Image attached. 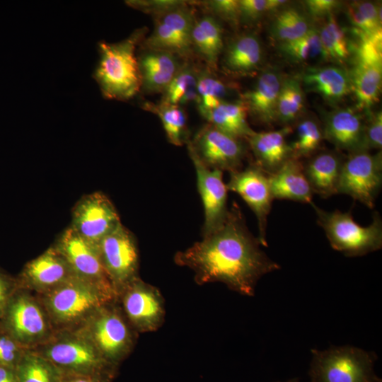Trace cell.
Returning a JSON list of instances; mask_svg holds the SVG:
<instances>
[{"label": "cell", "mask_w": 382, "mask_h": 382, "mask_svg": "<svg viewBox=\"0 0 382 382\" xmlns=\"http://www.w3.org/2000/svg\"><path fill=\"white\" fill-rule=\"evenodd\" d=\"M303 105V93L298 81L287 79L282 83L277 101V120L286 124L294 121Z\"/></svg>", "instance_id": "cell-38"}, {"label": "cell", "mask_w": 382, "mask_h": 382, "mask_svg": "<svg viewBox=\"0 0 382 382\" xmlns=\"http://www.w3.org/2000/svg\"><path fill=\"white\" fill-rule=\"evenodd\" d=\"M198 71L190 64L182 65L164 90L161 102L183 105L193 101L197 95Z\"/></svg>", "instance_id": "cell-32"}, {"label": "cell", "mask_w": 382, "mask_h": 382, "mask_svg": "<svg viewBox=\"0 0 382 382\" xmlns=\"http://www.w3.org/2000/svg\"><path fill=\"white\" fill-rule=\"evenodd\" d=\"M364 149H381L382 146V114L378 112L371 116L368 122L364 123Z\"/></svg>", "instance_id": "cell-41"}, {"label": "cell", "mask_w": 382, "mask_h": 382, "mask_svg": "<svg viewBox=\"0 0 382 382\" xmlns=\"http://www.w3.org/2000/svg\"><path fill=\"white\" fill-rule=\"evenodd\" d=\"M324 139L337 149L349 153L364 149V122L356 111L342 108L328 114L323 128Z\"/></svg>", "instance_id": "cell-20"}, {"label": "cell", "mask_w": 382, "mask_h": 382, "mask_svg": "<svg viewBox=\"0 0 382 382\" xmlns=\"http://www.w3.org/2000/svg\"><path fill=\"white\" fill-rule=\"evenodd\" d=\"M240 20L247 22L259 18L265 13L272 11L287 2L284 0H238Z\"/></svg>", "instance_id": "cell-39"}, {"label": "cell", "mask_w": 382, "mask_h": 382, "mask_svg": "<svg viewBox=\"0 0 382 382\" xmlns=\"http://www.w3.org/2000/svg\"><path fill=\"white\" fill-rule=\"evenodd\" d=\"M309 369L311 382H382L374 367V352L350 346L312 349Z\"/></svg>", "instance_id": "cell-6"}, {"label": "cell", "mask_w": 382, "mask_h": 382, "mask_svg": "<svg viewBox=\"0 0 382 382\" xmlns=\"http://www.w3.org/2000/svg\"><path fill=\"white\" fill-rule=\"evenodd\" d=\"M4 315L9 336L22 347H37L52 335V323L43 306L25 293L12 296Z\"/></svg>", "instance_id": "cell-10"}, {"label": "cell", "mask_w": 382, "mask_h": 382, "mask_svg": "<svg viewBox=\"0 0 382 382\" xmlns=\"http://www.w3.org/2000/svg\"><path fill=\"white\" fill-rule=\"evenodd\" d=\"M144 33L139 29L120 42L99 43L100 59L94 78L106 99L129 100L141 88L135 50Z\"/></svg>", "instance_id": "cell-2"}, {"label": "cell", "mask_w": 382, "mask_h": 382, "mask_svg": "<svg viewBox=\"0 0 382 382\" xmlns=\"http://www.w3.org/2000/svg\"><path fill=\"white\" fill-rule=\"evenodd\" d=\"M317 222L324 230L331 247L347 257H358L376 251L382 247V220L375 212L371 223L362 226L352 212L325 211L312 202Z\"/></svg>", "instance_id": "cell-5"}, {"label": "cell", "mask_w": 382, "mask_h": 382, "mask_svg": "<svg viewBox=\"0 0 382 382\" xmlns=\"http://www.w3.org/2000/svg\"><path fill=\"white\" fill-rule=\"evenodd\" d=\"M187 149L195 169L197 190L204 207V236L216 230L226 220L228 212V190L223 181V171L207 168L192 150Z\"/></svg>", "instance_id": "cell-18"}, {"label": "cell", "mask_w": 382, "mask_h": 382, "mask_svg": "<svg viewBox=\"0 0 382 382\" xmlns=\"http://www.w3.org/2000/svg\"><path fill=\"white\" fill-rule=\"evenodd\" d=\"M381 185V151L374 154L367 150L349 153L343 161L337 194L349 195L373 209Z\"/></svg>", "instance_id": "cell-8"}, {"label": "cell", "mask_w": 382, "mask_h": 382, "mask_svg": "<svg viewBox=\"0 0 382 382\" xmlns=\"http://www.w3.org/2000/svg\"><path fill=\"white\" fill-rule=\"evenodd\" d=\"M279 50L286 57L294 62H306L323 57L319 33L314 28H310L296 40L281 43Z\"/></svg>", "instance_id": "cell-37"}, {"label": "cell", "mask_w": 382, "mask_h": 382, "mask_svg": "<svg viewBox=\"0 0 382 382\" xmlns=\"http://www.w3.org/2000/svg\"><path fill=\"white\" fill-rule=\"evenodd\" d=\"M204 3L209 11L225 21L236 23L240 20L238 0H212Z\"/></svg>", "instance_id": "cell-40"}, {"label": "cell", "mask_w": 382, "mask_h": 382, "mask_svg": "<svg viewBox=\"0 0 382 382\" xmlns=\"http://www.w3.org/2000/svg\"><path fill=\"white\" fill-rule=\"evenodd\" d=\"M260 245L234 203L219 228L178 252L174 261L192 270L197 284L221 282L231 290L251 296L262 276L280 269Z\"/></svg>", "instance_id": "cell-1"}, {"label": "cell", "mask_w": 382, "mask_h": 382, "mask_svg": "<svg viewBox=\"0 0 382 382\" xmlns=\"http://www.w3.org/2000/svg\"><path fill=\"white\" fill-rule=\"evenodd\" d=\"M248 109L241 100L224 101L202 117L208 124L237 139H247L254 131L247 121Z\"/></svg>", "instance_id": "cell-28"}, {"label": "cell", "mask_w": 382, "mask_h": 382, "mask_svg": "<svg viewBox=\"0 0 382 382\" xmlns=\"http://www.w3.org/2000/svg\"><path fill=\"white\" fill-rule=\"evenodd\" d=\"M272 198L311 204L313 192L305 175L303 162L290 158L277 171L268 175Z\"/></svg>", "instance_id": "cell-24"}, {"label": "cell", "mask_w": 382, "mask_h": 382, "mask_svg": "<svg viewBox=\"0 0 382 382\" xmlns=\"http://www.w3.org/2000/svg\"><path fill=\"white\" fill-rule=\"evenodd\" d=\"M12 285L11 282L0 274V316L4 315L6 306L12 297Z\"/></svg>", "instance_id": "cell-46"}, {"label": "cell", "mask_w": 382, "mask_h": 382, "mask_svg": "<svg viewBox=\"0 0 382 382\" xmlns=\"http://www.w3.org/2000/svg\"><path fill=\"white\" fill-rule=\"evenodd\" d=\"M229 173V180L226 184L227 190L239 195L253 212L258 225L257 238L262 245L267 246V216L274 199L268 174L255 163Z\"/></svg>", "instance_id": "cell-15"}, {"label": "cell", "mask_w": 382, "mask_h": 382, "mask_svg": "<svg viewBox=\"0 0 382 382\" xmlns=\"http://www.w3.org/2000/svg\"><path fill=\"white\" fill-rule=\"evenodd\" d=\"M262 57L258 38L252 34L243 35L228 46L223 57V66L231 74L246 76L257 69Z\"/></svg>", "instance_id": "cell-26"}, {"label": "cell", "mask_w": 382, "mask_h": 382, "mask_svg": "<svg viewBox=\"0 0 382 382\" xmlns=\"http://www.w3.org/2000/svg\"><path fill=\"white\" fill-rule=\"evenodd\" d=\"M34 350L62 373L115 375L116 366L107 362L94 346L74 330L52 335Z\"/></svg>", "instance_id": "cell-7"}, {"label": "cell", "mask_w": 382, "mask_h": 382, "mask_svg": "<svg viewBox=\"0 0 382 382\" xmlns=\"http://www.w3.org/2000/svg\"><path fill=\"white\" fill-rule=\"evenodd\" d=\"M42 294V306L52 325L62 330L78 327L101 306L117 301L77 276Z\"/></svg>", "instance_id": "cell-4"}, {"label": "cell", "mask_w": 382, "mask_h": 382, "mask_svg": "<svg viewBox=\"0 0 382 382\" xmlns=\"http://www.w3.org/2000/svg\"><path fill=\"white\" fill-rule=\"evenodd\" d=\"M54 246L76 276L95 284L109 297L117 300V293L105 270L97 245L69 226L62 233Z\"/></svg>", "instance_id": "cell-12"}, {"label": "cell", "mask_w": 382, "mask_h": 382, "mask_svg": "<svg viewBox=\"0 0 382 382\" xmlns=\"http://www.w3.org/2000/svg\"><path fill=\"white\" fill-rule=\"evenodd\" d=\"M282 86L279 75L273 71L262 73L252 89L242 96L248 112L265 125L277 120V101Z\"/></svg>", "instance_id": "cell-22"}, {"label": "cell", "mask_w": 382, "mask_h": 382, "mask_svg": "<svg viewBox=\"0 0 382 382\" xmlns=\"http://www.w3.org/2000/svg\"><path fill=\"white\" fill-rule=\"evenodd\" d=\"M128 4L135 8L158 17L185 4V2L179 0H146L129 1Z\"/></svg>", "instance_id": "cell-42"}, {"label": "cell", "mask_w": 382, "mask_h": 382, "mask_svg": "<svg viewBox=\"0 0 382 382\" xmlns=\"http://www.w3.org/2000/svg\"><path fill=\"white\" fill-rule=\"evenodd\" d=\"M345 158L335 151L316 153L303 163V171L313 194L328 198L337 194Z\"/></svg>", "instance_id": "cell-23"}, {"label": "cell", "mask_w": 382, "mask_h": 382, "mask_svg": "<svg viewBox=\"0 0 382 382\" xmlns=\"http://www.w3.org/2000/svg\"><path fill=\"white\" fill-rule=\"evenodd\" d=\"M71 216L70 227L97 246L121 223L114 204L102 192L83 195L74 207Z\"/></svg>", "instance_id": "cell-14"}, {"label": "cell", "mask_w": 382, "mask_h": 382, "mask_svg": "<svg viewBox=\"0 0 382 382\" xmlns=\"http://www.w3.org/2000/svg\"><path fill=\"white\" fill-rule=\"evenodd\" d=\"M291 128L254 132L246 140L255 158V164L268 175L277 171L292 157L290 144L286 141Z\"/></svg>", "instance_id": "cell-21"}, {"label": "cell", "mask_w": 382, "mask_h": 382, "mask_svg": "<svg viewBox=\"0 0 382 382\" xmlns=\"http://www.w3.org/2000/svg\"><path fill=\"white\" fill-rule=\"evenodd\" d=\"M324 139L323 128L313 119H305L296 126V139L290 144L292 157L309 158L320 148Z\"/></svg>", "instance_id": "cell-36"}, {"label": "cell", "mask_w": 382, "mask_h": 382, "mask_svg": "<svg viewBox=\"0 0 382 382\" xmlns=\"http://www.w3.org/2000/svg\"><path fill=\"white\" fill-rule=\"evenodd\" d=\"M199 161L210 169L229 173L241 169L245 146L241 139L207 124L187 142Z\"/></svg>", "instance_id": "cell-13"}, {"label": "cell", "mask_w": 382, "mask_h": 382, "mask_svg": "<svg viewBox=\"0 0 382 382\" xmlns=\"http://www.w3.org/2000/svg\"><path fill=\"white\" fill-rule=\"evenodd\" d=\"M73 330L88 340L107 362L116 367L132 351L137 333L117 300L103 305Z\"/></svg>", "instance_id": "cell-3"}, {"label": "cell", "mask_w": 382, "mask_h": 382, "mask_svg": "<svg viewBox=\"0 0 382 382\" xmlns=\"http://www.w3.org/2000/svg\"><path fill=\"white\" fill-rule=\"evenodd\" d=\"M61 382H111L114 376L105 374L62 373Z\"/></svg>", "instance_id": "cell-45"}, {"label": "cell", "mask_w": 382, "mask_h": 382, "mask_svg": "<svg viewBox=\"0 0 382 382\" xmlns=\"http://www.w3.org/2000/svg\"><path fill=\"white\" fill-rule=\"evenodd\" d=\"M10 336H0V365L15 367L25 349Z\"/></svg>", "instance_id": "cell-43"}, {"label": "cell", "mask_w": 382, "mask_h": 382, "mask_svg": "<svg viewBox=\"0 0 382 382\" xmlns=\"http://www.w3.org/2000/svg\"><path fill=\"white\" fill-rule=\"evenodd\" d=\"M74 276L66 260L54 246L28 262L21 274L23 283L41 294L54 289Z\"/></svg>", "instance_id": "cell-19"}, {"label": "cell", "mask_w": 382, "mask_h": 382, "mask_svg": "<svg viewBox=\"0 0 382 382\" xmlns=\"http://www.w3.org/2000/svg\"><path fill=\"white\" fill-rule=\"evenodd\" d=\"M0 382H17L14 367L0 365Z\"/></svg>", "instance_id": "cell-47"}, {"label": "cell", "mask_w": 382, "mask_h": 382, "mask_svg": "<svg viewBox=\"0 0 382 382\" xmlns=\"http://www.w3.org/2000/svg\"><path fill=\"white\" fill-rule=\"evenodd\" d=\"M381 42L360 40L355 65L349 74L351 88L358 106L369 110L378 98L382 79Z\"/></svg>", "instance_id": "cell-16"}, {"label": "cell", "mask_w": 382, "mask_h": 382, "mask_svg": "<svg viewBox=\"0 0 382 382\" xmlns=\"http://www.w3.org/2000/svg\"><path fill=\"white\" fill-rule=\"evenodd\" d=\"M195 21L186 4L157 17L154 30L144 42L146 49L188 56L192 48L191 35Z\"/></svg>", "instance_id": "cell-17"}, {"label": "cell", "mask_w": 382, "mask_h": 382, "mask_svg": "<svg viewBox=\"0 0 382 382\" xmlns=\"http://www.w3.org/2000/svg\"><path fill=\"white\" fill-rule=\"evenodd\" d=\"M191 41L192 47L201 58L211 68H215L224 46L222 28L218 21L209 15L195 21Z\"/></svg>", "instance_id": "cell-29"}, {"label": "cell", "mask_w": 382, "mask_h": 382, "mask_svg": "<svg viewBox=\"0 0 382 382\" xmlns=\"http://www.w3.org/2000/svg\"><path fill=\"white\" fill-rule=\"evenodd\" d=\"M98 248L118 297L119 292L139 277V252L135 238L120 223L100 241Z\"/></svg>", "instance_id": "cell-11"}, {"label": "cell", "mask_w": 382, "mask_h": 382, "mask_svg": "<svg viewBox=\"0 0 382 382\" xmlns=\"http://www.w3.org/2000/svg\"><path fill=\"white\" fill-rule=\"evenodd\" d=\"M117 302L137 333L156 331L164 323L163 296L158 288L144 282L139 277L119 292Z\"/></svg>", "instance_id": "cell-9"}, {"label": "cell", "mask_w": 382, "mask_h": 382, "mask_svg": "<svg viewBox=\"0 0 382 382\" xmlns=\"http://www.w3.org/2000/svg\"><path fill=\"white\" fill-rule=\"evenodd\" d=\"M306 86L329 101H337L350 91L349 74L342 67L325 66L311 69L303 76Z\"/></svg>", "instance_id": "cell-27"}, {"label": "cell", "mask_w": 382, "mask_h": 382, "mask_svg": "<svg viewBox=\"0 0 382 382\" xmlns=\"http://www.w3.org/2000/svg\"><path fill=\"white\" fill-rule=\"evenodd\" d=\"M278 382H280V381H278ZM284 382H300V381L296 378H292Z\"/></svg>", "instance_id": "cell-48"}, {"label": "cell", "mask_w": 382, "mask_h": 382, "mask_svg": "<svg viewBox=\"0 0 382 382\" xmlns=\"http://www.w3.org/2000/svg\"><path fill=\"white\" fill-rule=\"evenodd\" d=\"M197 106L202 116L222 103L228 93L227 86L208 70L198 71Z\"/></svg>", "instance_id": "cell-34"}, {"label": "cell", "mask_w": 382, "mask_h": 382, "mask_svg": "<svg viewBox=\"0 0 382 382\" xmlns=\"http://www.w3.org/2000/svg\"><path fill=\"white\" fill-rule=\"evenodd\" d=\"M310 28L302 13L294 8H286L277 13L271 32L274 39L284 43L302 37Z\"/></svg>", "instance_id": "cell-35"}, {"label": "cell", "mask_w": 382, "mask_h": 382, "mask_svg": "<svg viewBox=\"0 0 382 382\" xmlns=\"http://www.w3.org/2000/svg\"><path fill=\"white\" fill-rule=\"evenodd\" d=\"M144 106L159 117L170 144L179 146L189 141L187 117L182 106L162 102L145 103Z\"/></svg>", "instance_id": "cell-31"}, {"label": "cell", "mask_w": 382, "mask_h": 382, "mask_svg": "<svg viewBox=\"0 0 382 382\" xmlns=\"http://www.w3.org/2000/svg\"><path fill=\"white\" fill-rule=\"evenodd\" d=\"M17 382H61L62 374L33 349H25L14 367Z\"/></svg>", "instance_id": "cell-30"}, {"label": "cell", "mask_w": 382, "mask_h": 382, "mask_svg": "<svg viewBox=\"0 0 382 382\" xmlns=\"http://www.w3.org/2000/svg\"><path fill=\"white\" fill-rule=\"evenodd\" d=\"M141 88L147 93H163L182 65L176 55L148 50L138 58Z\"/></svg>", "instance_id": "cell-25"}, {"label": "cell", "mask_w": 382, "mask_h": 382, "mask_svg": "<svg viewBox=\"0 0 382 382\" xmlns=\"http://www.w3.org/2000/svg\"><path fill=\"white\" fill-rule=\"evenodd\" d=\"M307 8L312 16L323 17L332 14L337 8L339 1L335 0H308L306 1Z\"/></svg>", "instance_id": "cell-44"}, {"label": "cell", "mask_w": 382, "mask_h": 382, "mask_svg": "<svg viewBox=\"0 0 382 382\" xmlns=\"http://www.w3.org/2000/svg\"><path fill=\"white\" fill-rule=\"evenodd\" d=\"M318 33L324 58L340 63L349 58L351 50L347 37L334 16L330 15Z\"/></svg>", "instance_id": "cell-33"}]
</instances>
